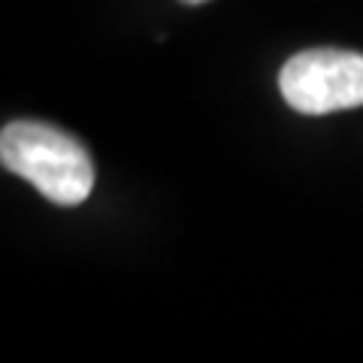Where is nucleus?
<instances>
[{
	"label": "nucleus",
	"instance_id": "obj_1",
	"mask_svg": "<svg viewBox=\"0 0 363 363\" xmlns=\"http://www.w3.org/2000/svg\"><path fill=\"white\" fill-rule=\"evenodd\" d=\"M0 164L58 206H79L94 188V164L82 143L43 121H13L0 133Z\"/></svg>",
	"mask_w": 363,
	"mask_h": 363
},
{
	"label": "nucleus",
	"instance_id": "obj_2",
	"mask_svg": "<svg viewBox=\"0 0 363 363\" xmlns=\"http://www.w3.org/2000/svg\"><path fill=\"white\" fill-rule=\"evenodd\" d=\"M281 97L303 116H327L363 106V55L309 49L288 58L279 73Z\"/></svg>",
	"mask_w": 363,
	"mask_h": 363
},
{
	"label": "nucleus",
	"instance_id": "obj_3",
	"mask_svg": "<svg viewBox=\"0 0 363 363\" xmlns=\"http://www.w3.org/2000/svg\"><path fill=\"white\" fill-rule=\"evenodd\" d=\"M182 4H191V6H194V4H206V0H182Z\"/></svg>",
	"mask_w": 363,
	"mask_h": 363
}]
</instances>
